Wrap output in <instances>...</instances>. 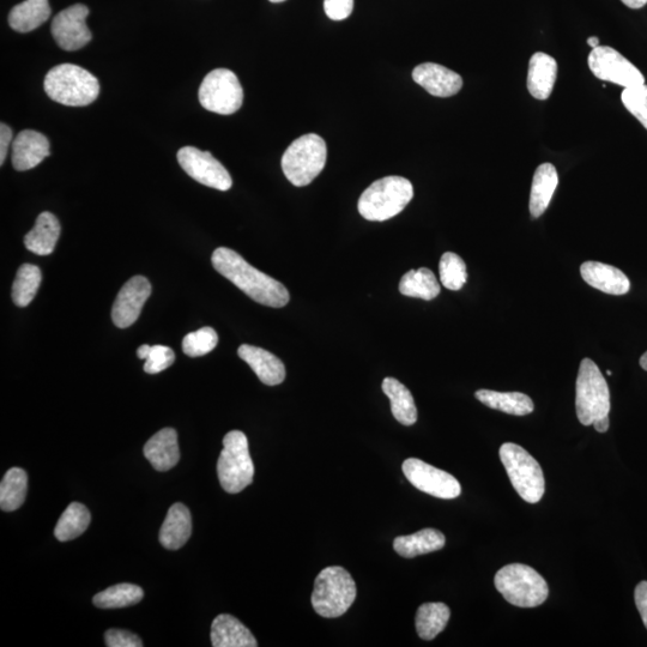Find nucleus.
I'll return each instance as SVG.
<instances>
[{"instance_id": "dca6fc26", "label": "nucleus", "mask_w": 647, "mask_h": 647, "mask_svg": "<svg viewBox=\"0 0 647 647\" xmlns=\"http://www.w3.org/2000/svg\"><path fill=\"white\" fill-rule=\"evenodd\" d=\"M413 80L423 89L438 98H450L463 87L462 77L443 65L425 63L413 71Z\"/></svg>"}, {"instance_id": "de8ad7c7", "label": "nucleus", "mask_w": 647, "mask_h": 647, "mask_svg": "<svg viewBox=\"0 0 647 647\" xmlns=\"http://www.w3.org/2000/svg\"><path fill=\"white\" fill-rule=\"evenodd\" d=\"M640 366H642L643 370L647 371V352L640 359Z\"/></svg>"}, {"instance_id": "f704fd0d", "label": "nucleus", "mask_w": 647, "mask_h": 647, "mask_svg": "<svg viewBox=\"0 0 647 647\" xmlns=\"http://www.w3.org/2000/svg\"><path fill=\"white\" fill-rule=\"evenodd\" d=\"M144 591L137 585L118 584L94 597V604L101 609H117L133 606L143 600Z\"/></svg>"}, {"instance_id": "2eb2a0df", "label": "nucleus", "mask_w": 647, "mask_h": 647, "mask_svg": "<svg viewBox=\"0 0 647 647\" xmlns=\"http://www.w3.org/2000/svg\"><path fill=\"white\" fill-rule=\"evenodd\" d=\"M151 294V284L143 276L132 277L120 289L112 310L113 323L120 329L129 328L141 316L142 308Z\"/></svg>"}, {"instance_id": "7c9ffc66", "label": "nucleus", "mask_w": 647, "mask_h": 647, "mask_svg": "<svg viewBox=\"0 0 647 647\" xmlns=\"http://www.w3.org/2000/svg\"><path fill=\"white\" fill-rule=\"evenodd\" d=\"M440 284L432 270H410L399 283V292L409 298L431 301L440 294Z\"/></svg>"}, {"instance_id": "4c0bfd02", "label": "nucleus", "mask_w": 647, "mask_h": 647, "mask_svg": "<svg viewBox=\"0 0 647 647\" xmlns=\"http://www.w3.org/2000/svg\"><path fill=\"white\" fill-rule=\"evenodd\" d=\"M219 343V336L213 328H202L186 335L183 341V350L190 358H199L213 352Z\"/></svg>"}, {"instance_id": "f257e3e1", "label": "nucleus", "mask_w": 647, "mask_h": 647, "mask_svg": "<svg viewBox=\"0 0 647 647\" xmlns=\"http://www.w3.org/2000/svg\"><path fill=\"white\" fill-rule=\"evenodd\" d=\"M211 263L217 272L258 304L274 308H281L288 304L290 300L288 289L275 278L247 263L239 253L227 247H219L213 253Z\"/></svg>"}, {"instance_id": "cd10ccee", "label": "nucleus", "mask_w": 647, "mask_h": 647, "mask_svg": "<svg viewBox=\"0 0 647 647\" xmlns=\"http://www.w3.org/2000/svg\"><path fill=\"white\" fill-rule=\"evenodd\" d=\"M50 16L48 0H26L10 11L9 24L18 33H29L42 26Z\"/></svg>"}, {"instance_id": "2f4dec72", "label": "nucleus", "mask_w": 647, "mask_h": 647, "mask_svg": "<svg viewBox=\"0 0 647 647\" xmlns=\"http://www.w3.org/2000/svg\"><path fill=\"white\" fill-rule=\"evenodd\" d=\"M28 476L21 468H12L5 474L0 485V507L11 512L20 509L26 500Z\"/></svg>"}, {"instance_id": "b1692460", "label": "nucleus", "mask_w": 647, "mask_h": 647, "mask_svg": "<svg viewBox=\"0 0 647 647\" xmlns=\"http://www.w3.org/2000/svg\"><path fill=\"white\" fill-rule=\"evenodd\" d=\"M192 534V518L183 504H174L167 513L160 531V542L167 549H180Z\"/></svg>"}, {"instance_id": "f8f14e48", "label": "nucleus", "mask_w": 647, "mask_h": 647, "mask_svg": "<svg viewBox=\"0 0 647 647\" xmlns=\"http://www.w3.org/2000/svg\"><path fill=\"white\" fill-rule=\"evenodd\" d=\"M402 469L411 485L434 498L456 499L462 493L461 483L456 480V477L432 467L421 459H407Z\"/></svg>"}, {"instance_id": "09e8293b", "label": "nucleus", "mask_w": 647, "mask_h": 647, "mask_svg": "<svg viewBox=\"0 0 647 647\" xmlns=\"http://www.w3.org/2000/svg\"><path fill=\"white\" fill-rule=\"evenodd\" d=\"M271 3H282L286 2V0H270Z\"/></svg>"}, {"instance_id": "c756f323", "label": "nucleus", "mask_w": 647, "mask_h": 647, "mask_svg": "<svg viewBox=\"0 0 647 647\" xmlns=\"http://www.w3.org/2000/svg\"><path fill=\"white\" fill-rule=\"evenodd\" d=\"M451 610L444 603H425L417 610L416 631L423 640H433L449 624Z\"/></svg>"}, {"instance_id": "423d86ee", "label": "nucleus", "mask_w": 647, "mask_h": 647, "mask_svg": "<svg viewBox=\"0 0 647 647\" xmlns=\"http://www.w3.org/2000/svg\"><path fill=\"white\" fill-rule=\"evenodd\" d=\"M328 148L316 133L301 136L289 145L282 157V171L296 187L310 185L322 173Z\"/></svg>"}, {"instance_id": "ddd939ff", "label": "nucleus", "mask_w": 647, "mask_h": 647, "mask_svg": "<svg viewBox=\"0 0 647 647\" xmlns=\"http://www.w3.org/2000/svg\"><path fill=\"white\" fill-rule=\"evenodd\" d=\"M181 168L199 184L219 191H228L233 185L231 174L209 151L184 147L178 151Z\"/></svg>"}, {"instance_id": "473e14b6", "label": "nucleus", "mask_w": 647, "mask_h": 647, "mask_svg": "<svg viewBox=\"0 0 647 647\" xmlns=\"http://www.w3.org/2000/svg\"><path fill=\"white\" fill-rule=\"evenodd\" d=\"M90 520L92 516L86 506L72 503L58 520L54 535L60 542L75 540L88 529Z\"/></svg>"}, {"instance_id": "4be33fe9", "label": "nucleus", "mask_w": 647, "mask_h": 647, "mask_svg": "<svg viewBox=\"0 0 647 647\" xmlns=\"http://www.w3.org/2000/svg\"><path fill=\"white\" fill-rule=\"evenodd\" d=\"M211 643L214 647H257L253 634L234 616L221 614L211 625Z\"/></svg>"}, {"instance_id": "4468645a", "label": "nucleus", "mask_w": 647, "mask_h": 647, "mask_svg": "<svg viewBox=\"0 0 647 647\" xmlns=\"http://www.w3.org/2000/svg\"><path fill=\"white\" fill-rule=\"evenodd\" d=\"M88 15L86 5L75 4L53 18L52 35L62 50L78 51L92 41L93 35L86 22Z\"/></svg>"}, {"instance_id": "9d476101", "label": "nucleus", "mask_w": 647, "mask_h": 647, "mask_svg": "<svg viewBox=\"0 0 647 647\" xmlns=\"http://www.w3.org/2000/svg\"><path fill=\"white\" fill-rule=\"evenodd\" d=\"M198 96L205 110L222 116L238 112L244 102L239 78L227 69H216L205 76Z\"/></svg>"}, {"instance_id": "a18cd8bd", "label": "nucleus", "mask_w": 647, "mask_h": 647, "mask_svg": "<svg viewBox=\"0 0 647 647\" xmlns=\"http://www.w3.org/2000/svg\"><path fill=\"white\" fill-rule=\"evenodd\" d=\"M628 8L640 9L647 4V0H621Z\"/></svg>"}, {"instance_id": "a878e982", "label": "nucleus", "mask_w": 647, "mask_h": 647, "mask_svg": "<svg viewBox=\"0 0 647 647\" xmlns=\"http://www.w3.org/2000/svg\"><path fill=\"white\" fill-rule=\"evenodd\" d=\"M446 538L443 532L435 529H423L416 534L399 536L393 542L396 553L403 558L413 559L416 556L437 552L443 549Z\"/></svg>"}, {"instance_id": "aec40b11", "label": "nucleus", "mask_w": 647, "mask_h": 647, "mask_svg": "<svg viewBox=\"0 0 647 647\" xmlns=\"http://www.w3.org/2000/svg\"><path fill=\"white\" fill-rule=\"evenodd\" d=\"M144 456L157 471L171 470L178 464L180 451L178 433L173 428H163L144 446Z\"/></svg>"}, {"instance_id": "412c9836", "label": "nucleus", "mask_w": 647, "mask_h": 647, "mask_svg": "<svg viewBox=\"0 0 647 647\" xmlns=\"http://www.w3.org/2000/svg\"><path fill=\"white\" fill-rule=\"evenodd\" d=\"M558 76V63L547 53L537 52L529 63L528 89L537 100H547L552 95Z\"/></svg>"}, {"instance_id": "39448f33", "label": "nucleus", "mask_w": 647, "mask_h": 647, "mask_svg": "<svg viewBox=\"0 0 647 647\" xmlns=\"http://www.w3.org/2000/svg\"><path fill=\"white\" fill-rule=\"evenodd\" d=\"M495 588L512 606L535 608L547 601L548 584L534 568L522 564L507 565L495 574Z\"/></svg>"}, {"instance_id": "37998d69", "label": "nucleus", "mask_w": 647, "mask_h": 647, "mask_svg": "<svg viewBox=\"0 0 647 647\" xmlns=\"http://www.w3.org/2000/svg\"><path fill=\"white\" fill-rule=\"evenodd\" d=\"M12 141V130L9 125L0 124V165H4Z\"/></svg>"}, {"instance_id": "6ab92c4d", "label": "nucleus", "mask_w": 647, "mask_h": 647, "mask_svg": "<svg viewBox=\"0 0 647 647\" xmlns=\"http://www.w3.org/2000/svg\"><path fill=\"white\" fill-rule=\"evenodd\" d=\"M240 359L249 365L257 374L260 382L269 386L280 385L286 379V367L283 362L268 350L244 344L238 350Z\"/></svg>"}, {"instance_id": "e433bc0d", "label": "nucleus", "mask_w": 647, "mask_h": 647, "mask_svg": "<svg viewBox=\"0 0 647 647\" xmlns=\"http://www.w3.org/2000/svg\"><path fill=\"white\" fill-rule=\"evenodd\" d=\"M139 359L145 360L144 372L157 374L167 370L175 361L173 349L166 346L150 347L149 344H143L137 350Z\"/></svg>"}, {"instance_id": "79ce46f5", "label": "nucleus", "mask_w": 647, "mask_h": 647, "mask_svg": "<svg viewBox=\"0 0 647 647\" xmlns=\"http://www.w3.org/2000/svg\"><path fill=\"white\" fill-rule=\"evenodd\" d=\"M634 600H636L639 614L642 616L644 625L647 628V582L637 585L636 591H634Z\"/></svg>"}, {"instance_id": "8fccbe9b", "label": "nucleus", "mask_w": 647, "mask_h": 647, "mask_svg": "<svg viewBox=\"0 0 647 647\" xmlns=\"http://www.w3.org/2000/svg\"><path fill=\"white\" fill-rule=\"evenodd\" d=\"M608 376H612V371H607Z\"/></svg>"}, {"instance_id": "a19ab883", "label": "nucleus", "mask_w": 647, "mask_h": 647, "mask_svg": "<svg viewBox=\"0 0 647 647\" xmlns=\"http://www.w3.org/2000/svg\"><path fill=\"white\" fill-rule=\"evenodd\" d=\"M324 10L332 21H343L352 15L354 0H325Z\"/></svg>"}, {"instance_id": "f03ea898", "label": "nucleus", "mask_w": 647, "mask_h": 647, "mask_svg": "<svg viewBox=\"0 0 647 647\" xmlns=\"http://www.w3.org/2000/svg\"><path fill=\"white\" fill-rule=\"evenodd\" d=\"M44 88L48 98L70 107L93 104L100 94L98 78L74 64H62L50 70Z\"/></svg>"}, {"instance_id": "5701e85b", "label": "nucleus", "mask_w": 647, "mask_h": 647, "mask_svg": "<svg viewBox=\"0 0 647 647\" xmlns=\"http://www.w3.org/2000/svg\"><path fill=\"white\" fill-rule=\"evenodd\" d=\"M60 232H62V228H60L57 217L45 211L39 215L32 231L24 237V245L34 255H51L56 249Z\"/></svg>"}, {"instance_id": "f3484780", "label": "nucleus", "mask_w": 647, "mask_h": 647, "mask_svg": "<svg viewBox=\"0 0 647 647\" xmlns=\"http://www.w3.org/2000/svg\"><path fill=\"white\" fill-rule=\"evenodd\" d=\"M50 155V142L38 131L24 130L12 142V166L18 172L35 168Z\"/></svg>"}, {"instance_id": "ea45409f", "label": "nucleus", "mask_w": 647, "mask_h": 647, "mask_svg": "<svg viewBox=\"0 0 647 647\" xmlns=\"http://www.w3.org/2000/svg\"><path fill=\"white\" fill-rule=\"evenodd\" d=\"M108 647H142V640L135 633L124 630H110L105 634Z\"/></svg>"}, {"instance_id": "c9c22d12", "label": "nucleus", "mask_w": 647, "mask_h": 647, "mask_svg": "<svg viewBox=\"0 0 647 647\" xmlns=\"http://www.w3.org/2000/svg\"><path fill=\"white\" fill-rule=\"evenodd\" d=\"M440 281L450 290H461L468 281L467 265L456 253L446 252L440 259Z\"/></svg>"}, {"instance_id": "a211bd4d", "label": "nucleus", "mask_w": 647, "mask_h": 647, "mask_svg": "<svg viewBox=\"0 0 647 647\" xmlns=\"http://www.w3.org/2000/svg\"><path fill=\"white\" fill-rule=\"evenodd\" d=\"M580 274L589 286L609 295H625L631 289L628 277L613 265L585 262L580 266Z\"/></svg>"}, {"instance_id": "58836bf2", "label": "nucleus", "mask_w": 647, "mask_h": 647, "mask_svg": "<svg viewBox=\"0 0 647 647\" xmlns=\"http://www.w3.org/2000/svg\"><path fill=\"white\" fill-rule=\"evenodd\" d=\"M622 104L647 130V86L626 88L621 94Z\"/></svg>"}, {"instance_id": "c03bdc74", "label": "nucleus", "mask_w": 647, "mask_h": 647, "mask_svg": "<svg viewBox=\"0 0 647 647\" xmlns=\"http://www.w3.org/2000/svg\"><path fill=\"white\" fill-rule=\"evenodd\" d=\"M609 416L602 417L594 422V427L598 433H606L609 429Z\"/></svg>"}, {"instance_id": "7ed1b4c3", "label": "nucleus", "mask_w": 647, "mask_h": 647, "mask_svg": "<svg viewBox=\"0 0 647 647\" xmlns=\"http://www.w3.org/2000/svg\"><path fill=\"white\" fill-rule=\"evenodd\" d=\"M414 197V187L408 179L386 177L374 181L362 193L358 209L364 219L383 222L392 219L407 207Z\"/></svg>"}, {"instance_id": "72a5a7b5", "label": "nucleus", "mask_w": 647, "mask_h": 647, "mask_svg": "<svg viewBox=\"0 0 647 647\" xmlns=\"http://www.w3.org/2000/svg\"><path fill=\"white\" fill-rule=\"evenodd\" d=\"M42 281L41 270L33 264H23L12 284V301L18 307H27L35 298Z\"/></svg>"}, {"instance_id": "0eeeda50", "label": "nucleus", "mask_w": 647, "mask_h": 647, "mask_svg": "<svg viewBox=\"0 0 647 647\" xmlns=\"http://www.w3.org/2000/svg\"><path fill=\"white\" fill-rule=\"evenodd\" d=\"M217 475L222 488L229 494L243 492L253 482L255 465L250 455L249 440L243 432H229L223 439Z\"/></svg>"}, {"instance_id": "c85d7f7f", "label": "nucleus", "mask_w": 647, "mask_h": 647, "mask_svg": "<svg viewBox=\"0 0 647 647\" xmlns=\"http://www.w3.org/2000/svg\"><path fill=\"white\" fill-rule=\"evenodd\" d=\"M383 391L389 397L395 419L404 426H413L417 421V409L411 392L395 378H385Z\"/></svg>"}, {"instance_id": "6e6552de", "label": "nucleus", "mask_w": 647, "mask_h": 647, "mask_svg": "<svg viewBox=\"0 0 647 647\" xmlns=\"http://www.w3.org/2000/svg\"><path fill=\"white\" fill-rule=\"evenodd\" d=\"M499 455L520 498L529 504L540 503L546 492V480L540 463L522 446L512 443L501 446Z\"/></svg>"}, {"instance_id": "9b49d317", "label": "nucleus", "mask_w": 647, "mask_h": 647, "mask_svg": "<svg viewBox=\"0 0 647 647\" xmlns=\"http://www.w3.org/2000/svg\"><path fill=\"white\" fill-rule=\"evenodd\" d=\"M589 68L598 80L632 88L645 84V77L630 60L608 46H598L589 54Z\"/></svg>"}, {"instance_id": "393cba45", "label": "nucleus", "mask_w": 647, "mask_h": 647, "mask_svg": "<svg viewBox=\"0 0 647 647\" xmlns=\"http://www.w3.org/2000/svg\"><path fill=\"white\" fill-rule=\"evenodd\" d=\"M559 184L558 172L552 163H543L536 169L530 193V214L534 219L544 214Z\"/></svg>"}, {"instance_id": "49530a36", "label": "nucleus", "mask_w": 647, "mask_h": 647, "mask_svg": "<svg viewBox=\"0 0 647 647\" xmlns=\"http://www.w3.org/2000/svg\"><path fill=\"white\" fill-rule=\"evenodd\" d=\"M588 45L592 47V50H594V48L600 46V39L596 38V36H591V38L588 39Z\"/></svg>"}, {"instance_id": "1a4fd4ad", "label": "nucleus", "mask_w": 647, "mask_h": 647, "mask_svg": "<svg viewBox=\"0 0 647 647\" xmlns=\"http://www.w3.org/2000/svg\"><path fill=\"white\" fill-rule=\"evenodd\" d=\"M577 416L584 426L610 413V391L600 368L590 359L580 362L576 386Z\"/></svg>"}, {"instance_id": "bb28decb", "label": "nucleus", "mask_w": 647, "mask_h": 647, "mask_svg": "<svg viewBox=\"0 0 647 647\" xmlns=\"http://www.w3.org/2000/svg\"><path fill=\"white\" fill-rule=\"evenodd\" d=\"M475 397L488 408L510 415L525 416L531 414L535 409L532 399L522 392L479 390L476 391Z\"/></svg>"}, {"instance_id": "20e7f679", "label": "nucleus", "mask_w": 647, "mask_h": 647, "mask_svg": "<svg viewBox=\"0 0 647 647\" xmlns=\"http://www.w3.org/2000/svg\"><path fill=\"white\" fill-rule=\"evenodd\" d=\"M356 584L347 570L340 566L325 568L314 583L312 606L323 618L334 619L348 612L355 602Z\"/></svg>"}]
</instances>
